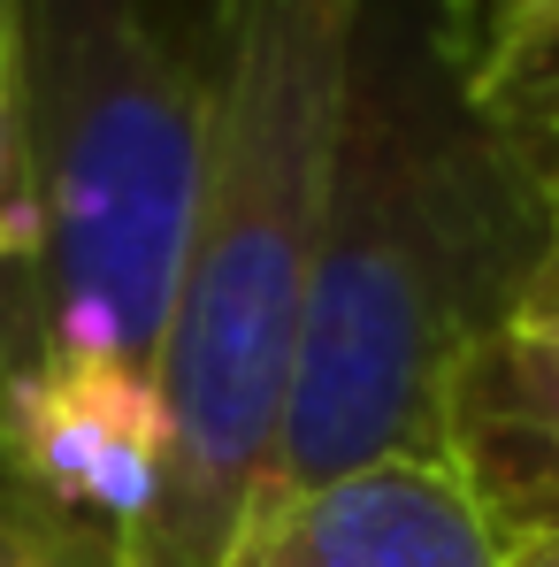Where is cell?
I'll list each match as a JSON object with an SVG mask.
<instances>
[{"mask_svg": "<svg viewBox=\"0 0 559 567\" xmlns=\"http://www.w3.org/2000/svg\"><path fill=\"white\" fill-rule=\"evenodd\" d=\"M222 567H506V537L453 453H383L261 498Z\"/></svg>", "mask_w": 559, "mask_h": 567, "instance_id": "obj_4", "label": "cell"}, {"mask_svg": "<svg viewBox=\"0 0 559 567\" xmlns=\"http://www.w3.org/2000/svg\"><path fill=\"white\" fill-rule=\"evenodd\" d=\"M361 0H230L215 138L162 338V491L131 567H222L277 461Z\"/></svg>", "mask_w": 559, "mask_h": 567, "instance_id": "obj_2", "label": "cell"}, {"mask_svg": "<svg viewBox=\"0 0 559 567\" xmlns=\"http://www.w3.org/2000/svg\"><path fill=\"white\" fill-rule=\"evenodd\" d=\"M498 107L529 131V138H545V146H559V23L545 31V47L521 62V78L498 93Z\"/></svg>", "mask_w": 559, "mask_h": 567, "instance_id": "obj_9", "label": "cell"}, {"mask_svg": "<svg viewBox=\"0 0 559 567\" xmlns=\"http://www.w3.org/2000/svg\"><path fill=\"white\" fill-rule=\"evenodd\" d=\"M506 567H559V522H537V529L506 537Z\"/></svg>", "mask_w": 559, "mask_h": 567, "instance_id": "obj_10", "label": "cell"}, {"mask_svg": "<svg viewBox=\"0 0 559 567\" xmlns=\"http://www.w3.org/2000/svg\"><path fill=\"white\" fill-rule=\"evenodd\" d=\"M185 8H199V16H222V8H230V0H185Z\"/></svg>", "mask_w": 559, "mask_h": 567, "instance_id": "obj_11", "label": "cell"}, {"mask_svg": "<svg viewBox=\"0 0 559 567\" xmlns=\"http://www.w3.org/2000/svg\"><path fill=\"white\" fill-rule=\"evenodd\" d=\"M0 567H115L100 545L77 529H62L46 506H31L8 475H0Z\"/></svg>", "mask_w": 559, "mask_h": 567, "instance_id": "obj_8", "label": "cell"}, {"mask_svg": "<svg viewBox=\"0 0 559 567\" xmlns=\"http://www.w3.org/2000/svg\"><path fill=\"white\" fill-rule=\"evenodd\" d=\"M552 246V146L475 93L437 0H361L261 498L383 453H445L460 361L529 299Z\"/></svg>", "mask_w": 559, "mask_h": 567, "instance_id": "obj_1", "label": "cell"}, {"mask_svg": "<svg viewBox=\"0 0 559 567\" xmlns=\"http://www.w3.org/2000/svg\"><path fill=\"white\" fill-rule=\"evenodd\" d=\"M445 453L483 491L498 537L559 522V246L529 299L460 361Z\"/></svg>", "mask_w": 559, "mask_h": 567, "instance_id": "obj_5", "label": "cell"}, {"mask_svg": "<svg viewBox=\"0 0 559 567\" xmlns=\"http://www.w3.org/2000/svg\"><path fill=\"white\" fill-rule=\"evenodd\" d=\"M222 16L185 0H15L39 361L154 391L207 185Z\"/></svg>", "mask_w": 559, "mask_h": 567, "instance_id": "obj_3", "label": "cell"}, {"mask_svg": "<svg viewBox=\"0 0 559 567\" xmlns=\"http://www.w3.org/2000/svg\"><path fill=\"white\" fill-rule=\"evenodd\" d=\"M39 361L31 238H23V138H15V0H0V383Z\"/></svg>", "mask_w": 559, "mask_h": 567, "instance_id": "obj_6", "label": "cell"}, {"mask_svg": "<svg viewBox=\"0 0 559 567\" xmlns=\"http://www.w3.org/2000/svg\"><path fill=\"white\" fill-rule=\"evenodd\" d=\"M453 47H460L475 93L498 107V93L521 78V62L545 47V31L559 23V0H437Z\"/></svg>", "mask_w": 559, "mask_h": 567, "instance_id": "obj_7", "label": "cell"}]
</instances>
